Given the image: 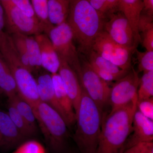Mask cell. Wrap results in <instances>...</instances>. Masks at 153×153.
Wrapping results in <instances>:
<instances>
[{
	"label": "cell",
	"mask_w": 153,
	"mask_h": 153,
	"mask_svg": "<svg viewBox=\"0 0 153 153\" xmlns=\"http://www.w3.org/2000/svg\"><path fill=\"white\" fill-rule=\"evenodd\" d=\"M137 96L125 106L103 113L100 135L96 153H123L127 139L132 130Z\"/></svg>",
	"instance_id": "6da1fadb"
},
{
	"label": "cell",
	"mask_w": 153,
	"mask_h": 153,
	"mask_svg": "<svg viewBox=\"0 0 153 153\" xmlns=\"http://www.w3.org/2000/svg\"><path fill=\"white\" fill-rule=\"evenodd\" d=\"M105 19L88 0H70L67 23L79 51L88 55L99 33L103 30Z\"/></svg>",
	"instance_id": "7a4b0ae2"
},
{
	"label": "cell",
	"mask_w": 153,
	"mask_h": 153,
	"mask_svg": "<svg viewBox=\"0 0 153 153\" xmlns=\"http://www.w3.org/2000/svg\"><path fill=\"white\" fill-rule=\"evenodd\" d=\"M81 88V100L76 113V127L73 139L79 153H96L103 111L88 96L82 85Z\"/></svg>",
	"instance_id": "3957f363"
},
{
	"label": "cell",
	"mask_w": 153,
	"mask_h": 153,
	"mask_svg": "<svg viewBox=\"0 0 153 153\" xmlns=\"http://www.w3.org/2000/svg\"><path fill=\"white\" fill-rule=\"evenodd\" d=\"M0 52L14 76L18 95L33 107L40 101L36 79L23 66L7 33L4 32L0 37Z\"/></svg>",
	"instance_id": "277c9868"
},
{
	"label": "cell",
	"mask_w": 153,
	"mask_h": 153,
	"mask_svg": "<svg viewBox=\"0 0 153 153\" xmlns=\"http://www.w3.org/2000/svg\"><path fill=\"white\" fill-rule=\"evenodd\" d=\"M46 143L52 153L66 151L69 133L68 126L57 111L40 101L32 107Z\"/></svg>",
	"instance_id": "5b68a950"
},
{
	"label": "cell",
	"mask_w": 153,
	"mask_h": 153,
	"mask_svg": "<svg viewBox=\"0 0 153 153\" xmlns=\"http://www.w3.org/2000/svg\"><path fill=\"white\" fill-rule=\"evenodd\" d=\"M47 36L51 40L59 58L65 60L81 79V63L74 43V36L67 22L54 26Z\"/></svg>",
	"instance_id": "8992f818"
},
{
	"label": "cell",
	"mask_w": 153,
	"mask_h": 153,
	"mask_svg": "<svg viewBox=\"0 0 153 153\" xmlns=\"http://www.w3.org/2000/svg\"><path fill=\"white\" fill-rule=\"evenodd\" d=\"M135 49L118 44L104 30L96 37L91 48L105 59L127 71L131 69V54Z\"/></svg>",
	"instance_id": "52a82bcc"
},
{
	"label": "cell",
	"mask_w": 153,
	"mask_h": 153,
	"mask_svg": "<svg viewBox=\"0 0 153 153\" xmlns=\"http://www.w3.org/2000/svg\"><path fill=\"white\" fill-rule=\"evenodd\" d=\"M1 2L4 10L5 27L10 35L19 33L35 36L44 33V27L37 18L26 16L10 0Z\"/></svg>",
	"instance_id": "ba28073f"
},
{
	"label": "cell",
	"mask_w": 153,
	"mask_h": 153,
	"mask_svg": "<svg viewBox=\"0 0 153 153\" xmlns=\"http://www.w3.org/2000/svg\"><path fill=\"white\" fill-rule=\"evenodd\" d=\"M81 75L80 80L88 95L103 111L109 101L111 87L108 82L100 78L93 70L88 60L80 59Z\"/></svg>",
	"instance_id": "9c48e42d"
},
{
	"label": "cell",
	"mask_w": 153,
	"mask_h": 153,
	"mask_svg": "<svg viewBox=\"0 0 153 153\" xmlns=\"http://www.w3.org/2000/svg\"><path fill=\"white\" fill-rule=\"evenodd\" d=\"M115 81L110 91L108 103L111 105V112L128 104L137 96L138 72L132 68L125 76Z\"/></svg>",
	"instance_id": "30bf717a"
},
{
	"label": "cell",
	"mask_w": 153,
	"mask_h": 153,
	"mask_svg": "<svg viewBox=\"0 0 153 153\" xmlns=\"http://www.w3.org/2000/svg\"><path fill=\"white\" fill-rule=\"evenodd\" d=\"M103 30L118 44L128 48L136 49L131 26L122 12H117L107 18L105 22Z\"/></svg>",
	"instance_id": "8fae6325"
},
{
	"label": "cell",
	"mask_w": 153,
	"mask_h": 153,
	"mask_svg": "<svg viewBox=\"0 0 153 153\" xmlns=\"http://www.w3.org/2000/svg\"><path fill=\"white\" fill-rule=\"evenodd\" d=\"M149 142H153V120L137 108L133 120L132 130L126 141L124 152L140 143Z\"/></svg>",
	"instance_id": "7c38bea8"
},
{
	"label": "cell",
	"mask_w": 153,
	"mask_h": 153,
	"mask_svg": "<svg viewBox=\"0 0 153 153\" xmlns=\"http://www.w3.org/2000/svg\"><path fill=\"white\" fill-rule=\"evenodd\" d=\"M60 75L68 96L70 97L75 114L77 112L81 100L82 88L78 76L75 71L63 59L60 58Z\"/></svg>",
	"instance_id": "4fadbf2b"
},
{
	"label": "cell",
	"mask_w": 153,
	"mask_h": 153,
	"mask_svg": "<svg viewBox=\"0 0 153 153\" xmlns=\"http://www.w3.org/2000/svg\"><path fill=\"white\" fill-rule=\"evenodd\" d=\"M41 52L42 67L51 74L58 73L60 60L49 37L45 33L34 36Z\"/></svg>",
	"instance_id": "5bb4252c"
},
{
	"label": "cell",
	"mask_w": 153,
	"mask_h": 153,
	"mask_svg": "<svg viewBox=\"0 0 153 153\" xmlns=\"http://www.w3.org/2000/svg\"><path fill=\"white\" fill-rule=\"evenodd\" d=\"M0 134L2 138V148L11 149L17 147L28 140L21 133L7 112L0 110Z\"/></svg>",
	"instance_id": "9a60e30c"
},
{
	"label": "cell",
	"mask_w": 153,
	"mask_h": 153,
	"mask_svg": "<svg viewBox=\"0 0 153 153\" xmlns=\"http://www.w3.org/2000/svg\"><path fill=\"white\" fill-rule=\"evenodd\" d=\"M36 79L40 101L57 111L63 117L68 126L66 114L58 103L55 96L51 74L44 72L40 74Z\"/></svg>",
	"instance_id": "2e32d148"
},
{
	"label": "cell",
	"mask_w": 153,
	"mask_h": 153,
	"mask_svg": "<svg viewBox=\"0 0 153 153\" xmlns=\"http://www.w3.org/2000/svg\"><path fill=\"white\" fill-rule=\"evenodd\" d=\"M56 98L65 112L68 127L76 122V114L73 104L64 87L62 79L58 73L51 74Z\"/></svg>",
	"instance_id": "e0dca14e"
},
{
	"label": "cell",
	"mask_w": 153,
	"mask_h": 153,
	"mask_svg": "<svg viewBox=\"0 0 153 153\" xmlns=\"http://www.w3.org/2000/svg\"><path fill=\"white\" fill-rule=\"evenodd\" d=\"M143 10V0H120V12L123 13L130 24L133 31L135 44L137 45L141 42L138 23Z\"/></svg>",
	"instance_id": "ac0fdd59"
},
{
	"label": "cell",
	"mask_w": 153,
	"mask_h": 153,
	"mask_svg": "<svg viewBox=\"0 0 153 153\" xmlns=\"http://www.w3.org/2000/svg\"><path fill=\"white\" fill-rule=\"evenodd\" d=\"M70 0H48V13L49 22L57 26L67 21Z\"/></svg>",
	"instance_id": "d6986e66"
},
{
	"label": "cell",
	"mask_w": 153,
	"mask_h": 153,
	"mask_svg": "<svg viewBox=\"0 0 153 153\" xmlns=\"http://www.w3.org/2000/svg\"><path fill=\"white\" fill-rule=\"evenodd\" d=\"M0 90L8 98L18 94L16 84L10 69L0 52Z\"/></svg>",
	"instance_id": "ffe728a7"
},
{
	"label": "cell",
	"mask_w": 153,
	"mask_h": 153,
	"mask_svg": "<svg viewBox=\"0 0 153 153\" xmlns=\"http://www.w3.org/2000/svg\"><path fill=\"white\" fill-rule=\"evenodd\" d=\"M88 61L93 69L109 72L122 78L125 76L129 71L121 69L116 65L106 60L98 53L91 50L88 54Z\"/></svg>",
	"instance_id": "44dd1931"
},
{
	"label": "cell",
	"mask_w": 153,
	"mask_h": 153,
	"mask_svg": "<svg viewBox=\"0 0 153 153\" xmlns=\"http://www.w3.org/2000/svg\"><path fill=\"white\" fill-rule=\"evenodd\" d=\"M139 33H141V42L146 51H153V15L141 13L138 23Z\"/></svg>",
	"instance_id": "7402d4cb"
},
{
	"label": "cell",
	"mask_w": 153,
	"mask_h": 153,
	"mask_svg": "<svg viewBox=\"0 0 153 153\" xmlns=\"http://www.w3.org/2000/svg\"><path fill=\"white\" fill-rule=\"evenodd\" d=\"M8 102L11 103L21 116L34 129L37 131V120L32 106L22 99L18 94L8 98Z\"/></svg>",
	"instance_id": "603a6c76"
},
{
	"label": "cell",
	"mask_w": 153,
	"mask_h": 153,
	"mask_svg": "<svg viewBox=\"0 0 153 153\" xmlns=\"http://www.w3.org/2000/svg\"><path fill=\"white\" fill-rule=\"evenodd\" d=\"M8 114L21 133L28 140L35 136L37 131L34 129L25 120L11 103L8 104Z\"/></svg>",
	"instance_id": "cb8c5ba5"
},
{
	"label": "cell",
	"mask_w": 153,
	"mask_h": 153,
	"mask_svg": "<svg viewBox=\"0 0 153 153\" xmlns=\"http://www.w3.org/2000/svg\"><path fill=\"white\" fill-rule=\"evenodd\" d=\"M30 65L33 71L42 67L41 52L38 42L33 36H25Z\"/></svg>",
	"instance_id": "d4e9b609"
},
{
	"label": "cell",
	"mask_w": 153,
	"mask_h": 153,
	"mask_svg": "<svg viewBox=\"0 0 153 153\" xmlns=\"http://www.w3.org/2000/svg\"><path fill=\"white\" fill-rule=\"evenodd\" d=\"M32 5L36 18L44 27V33L47 35L54 26L48 17V0H32Z\"/></svg>",
	"instance_id": "484cf974"
},
{
	"label": "cell",
	"mask_w": 153,
	"mask_h": 153,
	"mask_svg": "<svg viewBox=\"0 0 153 153\" xmlns=\"http://www.w3.org/2000/svg\"><path fill=\"white\" fill-rule=\"evenodd\" d=\"M105 19L120 11V0H88Z\"/></svg>",
	"instance_id": "4316f807"
},
{
	"label": "cell",
	"mask_w": 153,
	"mask_h": 153,
	"mask_svg": "<svg viewBox=\"0 0 153 153\" xmlns=\"http://www.w3.org/2000/svg\"><path fill=\"white\" fill-rule=\"evenodd\" d=\"M10 35L14 47L23 66L31 72L33 71L30 65L27 50L25 41V35L14 33Z\"/></svg>",
	"instance_id": "83f0119b"
},
{
	"label": "cell",
	"mask_w": 153,
	"mask_h": 153,
	"mask_svg": "<svg viewBox=\"0 0 153 153\" xmlns=\"http://www.w3.org/2000/svg\"><path fill=\"white\" fill-rule=\"evenodd\" d=\"M137 102L148 99L153 97V71L144 72L140 78L137 91Z\"/></svg>",
	"instance_id": "f1b7e54d"
},
{
	"label": "cell",
	"mask_w": 153,
	"mask_h": 153,
	"mask_svg": "<svg viewBox=\"0 0 153 153\" xmlns=\"http://www.w3.org/2000/svg\"><path fill=\"white\" fill-rule=\"evenodd\" d=\"M139 72L153 71V51L142 52L135 49Z\"/></svg>",
	"instance_id": "f546056e"
},
{
	"label": "cell",
	"mask_w": 153,
	"mask_h": 153,
	"mask_svg": "<svg viewBox=\"0 0 153 153\" xmlns=\"http://www.w3.org/2000/svg\"><path fill=\"white\" fill-rule=\"evenodd\" d=\"M13 153H46V152L40 143L30 139L19 145Z\"/></svg>",
	"instance_id": "4dcf8cb0"
},
{
	"label": "cell",
	"mask_w": 153,
	"mask_h": 153,
	"mask_svg": "<svg viewBox=\"0 0 153 153\" xmlns=\"http://www.w3.org/2000/svg\"><path fill=\"white\" fill-rule=\"evenodd\" d=\"M137 109L146 117L153 120V98L137 102Z\"/></svg>",
	"instance_id": "1f68e13d"
},
{
	"label": "cell",
	"mask_w": 153,
	"mask_h": 153,
	"mask_svg": "<svg viewBox=\"0 0 153 153\" xmlns=\"http://www.w3.org/2000/svg\"><path fill=\"white\" fill-rule=\"evenodd\" d=\"M11 2L22 11L26 16L36 18L33 5L30 0H10Z\"/></svg>",
	"instance_id": "d6a6232c"
},
{
	"label": "cell",
	"mask_w": 153,
	"mask_h": 153,
	"mask_svg": "<svg viewBox=\"0 0 153 153\" xmlns=\"http://www.w3.org/2000/svg\"><path fill=\"white\" fill-rule=\"evenodd\" d=\"M123 153H153V142L140 143L127 149Z\"/></svg>",
	"instance_id": "836d02e7"
},
{
	"label": "cell",
	"mask_w": 153,
	"mask_h": 153,
	"mask_svg": "<svg viewBox=\"0 0 153 153\" xmlns=\"http://www.w3.org/2000/svg\"><path fill=\"white\" fill-rule=\"evenodd\" d=\"M5 27V12L1 1L0 0V36L4 33V28Z\"/></svg>",
	"instance_id": "e575fe53"
},
{
	"label": "cell",
	"mask_w": 153,
	"mask_h": 153,
	"mask_svg": "<svg viewBox=\"0 0 153 153\" xmlns=\"http://www.w3.org/2000/svg\"><path fill=\"white\" fill-rule=\"evenodd\" d=\"M143 10L149 15L153 14V0H143Z\"/></svg>",
	"instance_id": "d590c367"
},
{
	"label": "cell",
	"mask_w": 153,
	"mask_h": 153,
	"mask_svg": "<svg viewBox=\"0 0 153 153\" xmlns=\"http://www.w3.org/2000/svg\"><path fill=\"white\" fill-rule=\"evenodd\" d=\"M3 147V140L1 134H0V147Z\"/></svg>",
	"instance_id": "8d00e7d4"
},
{
	"label": "cell",
	"mask_w": 153,
	"mask_h": 153,
	"mask_svg": "<svg viewBox=\"0 0 153 153\" xmlns=\"http://www.w3.org/2000/svg\"><path fill=\"white\" fill-rule=\"evenodd\" d=\"M68 153H79V152H76V151H71Z\"/></svg>",
	"instance_id": "74e56055"
},
{
	"label": "cell",
	"mask_w": 153,
	"mask_h": 153,
	"mask_svg": "<svg viewBox=\"0 0 153 153\" xmlns=\"http://www.w3.org/2000/svg\"><path fill=\"white\" fill-rule=\"evenodd\" d=\"M1 1H9V0H1Z\"/></svg>",
	"instance_id": "f35d334b"
},
{
	"label": "cell",
	"mask_w": 153,
	"mask_h": 153,
	"mask_svg": "<svg viewBox=\"0 0 153 153\" xmlns=\"http://www.w3.org/2000/svg\"><path fill=\"white\" fill-rule=\"evenodd\" d=\"M2 93L1 91V90H0V95H1V94Z\"/></svg>",
	"instance_id": "ab89813d"
}]
</instances>
